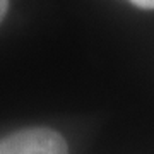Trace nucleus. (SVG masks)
<instances>
[{"label":"nucleus","instance_id":"obj_1","mask_svg":"<svg viewBox=\"0 0 154 154\" xmlns=\"http://www.w3.org/2000/svg\"><path fill=\"white\" fill-rule=\"evenodd\" d=\"M0 154H69V149L58 132L31 127L0 139Z\"/></svg>","mask_w":154,"mask_h":154},{"label":"nucleus","instance_id":"obj_2","mask_svg":"<svg viewBox=\"0 0 154 154\" xmlns=\"http://www.w3.org/2000/svg\"><path fill=\"white\" fill-rule=\"evenodd\" d=\"M130 2L140 9H154V0H130Z\"/></svg>","mask_w":154,"mask_h":154},{"label":"nucleus","instance_id":"obj_3","mask_svg":"<svg viewBox=\"0 0 154 154\" xmlns=\"http://www.w3.org/2000/svg\"><path fill=\"white\" fill-rule=\"evenodd\" d=\"M7 9H9V0H0V22H2L4 17H5Z\"/></svg>","mask_w":154,"mask_h":154}]
</instances>
